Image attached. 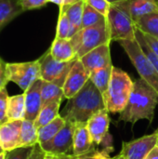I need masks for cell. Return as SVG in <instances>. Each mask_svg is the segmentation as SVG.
<instances>
[{"label":"cell","mask_w":158,"mask_h":159,"mask_svg":"<svg viewBox=\"0 0 158 159\" xmlns=\"http://www.w3.org/2000/svg\"><path fill=\"white\" fill-rule=\"evenodd\" d=\"M157 104V92L142 78L136 79L129 102L120 113L119 120L132 124L142 119L152 122Z\"/></svg>","instance_id":"6da1fadb"},{"label":"cell","mask_w":158,"mask_h":159,"mask_svg":"<svg viewBox=\"0 0 158 159\" xmlns=\"http://www.w3.org/2000/svg\"><path fill=\"white\" fill-rule=\"evenodd\" d=\"M105 108L103 95L89 79L78 93L68 100L61 116L66 121L87 123L92 116Z\"/></svg>","instance_id":"7a4b0ae2"},{"label":"cell","mask_w":158,"mask_h":159,"mask_svg":"<svg viewBox=\"0 0 158 159\" xmlns=\"http://www.w3.org/2000/svg\"><path fill=\"white\" fill-rule=\"evenodd\" d=\"M134 82L123 70L115 67L107 91L103 94L105 107L110 113H121L130 97Z\"/></svg>","instance_id":"3957f363"},{"label":"cell","mask_w":158,"mask_h":159,"mask_svg":"<svg viewBox=\"0 0 158 159\" xmlns=\"http://www.w3.org/2000/svg\"><path fill=\"white\" fill-rule=\"evenodd\" d=\"M70 40L74 48L77 59L102 45L112 42L107 22L82 28Z\"/></svg>","instance_id":"277c9868"},{"label":"cell","mask_w":158,"mask_h":159,"mask_svg":"<svg viewBox=\"0 0 158 159\" xmlns=\"http://www.w3.org/2000/svg\"><path fill=\"white\" fill-rule=\"evenodd\" d=\"M119 43L137 69L141 78L158 93V72L143 52L139 42L137 40H122Z\"/></svg>","instance_id":"5b68a950"},{"label":"cell","mask_w":158,"mask_h":159,"mask_svg":"<svg viewBox=\"0 0 158 159\" xmlns=\"http://www.w3.org/2000/svg\"><path fill=\"white\" fill-rule=\"evenodd\" d=\"M111 41L136 40L137 27L130 16L115 4H112L107 15Z\"/></svg>","instance_id":"8992f818"},{"label":"cell","mask_w":158,"mask_h":159,"mask_svg":"<svg viewBox=\"0 0 158 159\" xmlns=\"http://www.w3.org/2000/svg\"><path fill=\"white\" fill-rule=\"evenodd\" d=\"M6 75L8 82H13L23 91L35 81L41 79L39 59L25 62H10L6 65Z\"/></svg>","instance_id":"52a82bcc"},{"label":"cell","mask_w":158,"mask_h":159,"mask_svg":"<svg viewBox=\"0 0 158 159\" xmlns=\"http://www.w3.org/2000/svg\"><path fill=\"white\" fill-rule=\"evenodd\" d=\"M39 61L41 79L54 83L62 88L68 73L76 60L72 61H59L51 56L48 49L39 58Z\"/></svg>","instance_id":"ba28073f"},{"label":"cell","mask_w":158,"mask_h":159,"mask_svg":"<svg viewBox=\"0 0 158 159\" xmlns=\"http://www.w3.org/2000/svg\"><path fill=\"white\" fill-rule=\"evenodd\" d=\"M74 131V122L66 121L64 127L50 141L39 144L47 155L59 156L73 153V138Z\"/></svg>","instance_id":"9c48e42d"},{"label":"cell","mask_w":158,"mask_h":159,"mask_svg":"<svg viewBox=\"0 0 158 159\" xmlns=\"http://www.w3.org/2000/svg\"><path fill=\"white\" fill-rule=\"evenodd\" d=\"M158 130L153 134L143 136L134 141L123 143L121 153L124 159H144V157L157 145Z\"/></svg>","instance_id":"30bf717a"},{"label":"cell","mask_w":158,"mask_h":159,"mask_svg":"<svg viewBox=\"0 0 158 159\" xmlns=\"http://www.w3.org/2000/svg\"><path fill=\"white\" fill-rule=\"evenodd\" d=\"M90 73L86 69L81 61L77 59L71 67L63 84L64 98L69 100L78 93L89 80Z\"/></svg>","instance_id":"8fae6325"},{"label":"cell","mask_w":158,"mask_h":159,"mask_svg":"<svg viewBox=\"0 0 158 159\" xmlns=\"http://www.w3.org/2000/svg\"><path fill=\"white\" fill-rule=\"evenodd\" d=\"M22 120H8L0 125V147L8 152L20 147V129Z\"/></svg>","instance_id":"7c38bea8"},{"label":"cell","mask_w":158,"mask_h":159,"mask_svg":"<svg viewBox=\"0 0 158 159\" xmlns=\"http://www.w3.org/2000/svg\"><path fill=\"white\" fill-rule=\"evenodd\" d=\"M79 60L89 73L112 64L113 61L111 59L110 43L102 45L92 49Z\"/></svg>","instance_id":"4fadbf2b"},{"label":"cell","mask_w":158,"mask_h":159,"mask_svg":"<svg viewBox=\"0 0 158 159\" xmlns=\"http://www.w3.org/2000/svg\"><path fill=\"white\" fill-rule=\"evenodd\" d=\"M107 109H102L92 116L87 122L88 129L95 146H99L109 133L110 118Z\"/></svg>","instance_id":"5bb4252c"},{"label":"cell","mask_w":158,"mask_h":159,"mask_svg":"<svg viewBox=\"0 0 158 159\" xmlns=\"http://www.w3.org/2000/svg\"><path fill=\"white\" fill-rule=\"evenodd\" d=\"M115 4L124 9L134 22L145 14L158 11V0H123Z\"/></svg>","instance_id":"9a60e30c"},{"label":"cell","mask_w":158,"mask_h":159,"mask_svg":"<svg viewBox=\"0 0 158 159\" xmlns=\"http://www.w3.org/2000/svg\"><path fill=\"white\" fill-rule=\"evenodd\" d=\"M42 79L35 81L27 90L24 91L25 97V118L27 120L34 121L36 119L41 108H42V97L41 87Z\"/></svg>","instance_id":"2e32d148"},{"label":"cell","mask_w":158,"mask_h":159,"mask_svg":"<svg viewBox=\"0 0 158 159\" xmlns=\"http://www.w3.org/2000/svg\"><path fill=\"white\" fill-rule=\"evenodd\" d=\"M93 148H95V145L88 129L87 123H74L72 155L74 157H78L90 152Z\"/></svg>","instance_id":"e0dca14e"},{"label":"cell","mask_w":158,"mask_h":159,"mask_svg":"<svg viewBox=\"0 0 158 159\" xmlns=\"http://www.w3.org/2000/svg\"><path fill=\"white\" fill-rule=\"evenodd\" d=\"M48 49L51 56L59 61H72L77 60L76 52L70 39L55 37Z\"/></svg>","instance_id":"ac0fdd59"},{"label":"cell","mask_w":158,"mask_h":159,"mask_svg":"<svg viewBox=\"0 0 158 159\" xmlns=\"http://www.w3.org/2000/svg\"><path fill=\"white\" fill-rule=\"evenodd\" d=\"M22 12L19 0H0V32Z\"/></svg>","instance_id":"d6986e66"},{"label":"cell","mask_w":158,"mask_h":159,"mask_svg":"<svg viewBox=\"0 0 158 159\" xmlns=\"http://www.w3.org/2000/svg\"><path fill=\"white\" fill-rule=\"evenodd\" d=\"M136 27L142 34L154 36L158 39V11L142 16L135 21Z\"/></svg>","instance_id":"ffe728a7"},{"label":"cell","mask_w":158,"mask_h":159,"mask_svg":"<svg viewBox=\"0 0 158 159\" xmlns=\"http://www.w3.org/2000/svg\"><path fill=\"white\" fill-rule=\"evenodd\" d=\"M38 144V129L34 122L22 120L20 129V147H34Z\"/></svg>","instance_id":"44dd1931"},{"label":"cell","mask_w":158,"mask_h":159,"mask_svg":"<svg viewBox=\"0 0 158 159\" xmlns=\"http://www.w3.org/2000/svg\"><path fill=\"white\" fill-rule=\"evenodd\" d=\"M66 120L60 115L50 123L38 129V144H43L53 139L64 127Z\"/></svg>","instance_id":"7402d4cb"},{"label":"cell","mask_w":158,"mask_h":159,"mask_svg":"<svg viewBox=\"0 0 158 159\" xmlns=\"http://www.w3.org/2000/svg\"><path fill=\"white\" fill-rule=\"evenodd\" d=\"M60 102H52L49 103H47L42 106L36 119L34 120V125L37 129H40L47 124L50 123L53 121L55 118H57L60 114V106H61Z\"/></svg>","instance_id":"603a6c76"},{"label":"cell","mask_w":158,"mask_h":159,"mask_svg":"<svg viewBox=\"0 0 158 159\" xmlns=\"http://www.w3.org/2000/svg\"><path fill=\"white\" fill-rule=\"evenodd\" d=\"M113 69H114V65L112 63L106 67L97 69L90 73L89 79L93 82V84L97 87V89L101 91L102 95L108 89L111 77H112Z\"/></svg>","instance_id":"cb8c5ba5"},{"label":"cell","mask_w":158,"mask_h":159,"mask_svg":"<svg viewBox=\"0 0 158 159\" xmlns=\"http://www.w3.org/2000/svg\"><path fill=\"white\" fill-rule=\"evenodd\" d=\"M8 120H23L25 118L24 93L9 97L7 103Z\"/></svg>","instance_id":"d4e9b609"},{"label":"cell","mask_w":158,"mask_h":159,"mask_svg":"<svg viewBox=\"0 0 158 159\" xmlns=\"http://www.w3.org/2000/svg\"><path fill=\"white\" fill-rule=\"evenodd\" d=\"M41 97H42V104L43 105L52 102H61L62 99L64 98L63 89L61 87H60L54 83L47 82V81L43 80L42 87H41Z\"/></svg>","instance_id":"484cf974"},{"label":"cell","mask_w":158,"mask_h":159,"mask_svg":"<svg viewBox=\"0 0 158 159\" xmlns=\"http://www.w3.org/2000/svg\"><path fill=\"white\" fill-rule=\"evenodd\" d=\"M76 33L77 31L73 26L63 7H60V13H59V19H58L57 29H56V37L71 39Z\"/></svg>","instance_id":"4316f807"},{"label":"cell","mask_w":158,"mask_h":159,"mask_svg":"<svg viewBox=\"0 0 158 159\" xmlns=\"http://www.w3.org/2000/svg\"><path fill=\"white\" fill-rule=\"evenodd\" d=\"M85 0H80L70 6H62L67 17L72 22L74 29L78 32L82 29V19L84 12Z\"/></svg>","instance_id":"83f0119b"},{"label":"cell","mask_w":158,"mask_h":159,"mask_svg":"<svg viewBox=\"0 0 158 159\" xmlns=\"http://www.w3.org/2000/svg\"><path fill=\"white\" fill-rule=\"evenodd\" d=\"M107 22V17L103 16L92 7H90L86 1L84 6L83 19H82V28H87L90 26H95Z\"/></svg>","instance_id":"f1b7e54d"},{"label":"cell","mask_w":158,"mask_h":159,"mask_svg":"<svg viewBox=\"0 0 158 159\" xmlns=\"http://www.w3.org/2000/svg\"><path fill=\"white\" fill-rule=\"evenodd\" d=\"M136 40L139 42V44L141 45L143 52L145 53V55L147 56V58L150 60V61L152 62V64L154 65V67L156 68V70L158 72V57L155 54V52L148 47L146 41L143 38L142 33L141 31H139L138 29L136 31Z\"/></svg>","instance_id":"f546056e"},{"label":"cell","mask_w":158,"mask_h":159,"mask_svg":"<svg viewBox=\"0 0 158 159\" xmlns=\"http://www.w3.org/2000/svg\"><path fill=\"white\" fill-rule=\"evenodd\" d=\"M34 147H18L14 150L5 152V159H29L33 154Z\"/></svg>","instance_id":"4dcf8cb0"},{"label":"cell","mask_w":158,"mask_h":159,"mask_svg":"<svg viewBox=\"0 0 158 159\" xmlns=\"http://www.w3.org/2000/svg\"><path fill=\"white\" fill-rule=\"evenodd\" d=\"M8 93L7 87H3L0 89V125L8 121L7 118V103H8Z\"/></svg>","instance_id":"1f68e13d"},{"label":"cell","mask_w":158,"mask_h":159,"mask_svg":"<svg viewBox=\"0 0 158 159\" xmlns=\"http://www.w3.org/2000/svg\"><path fill=\"white\" fill-rule=\"evenodd\" d=\"M109 151L102 148V150H97L96 148H93L90 152L86 153L84 155L78 156V157H74L73 159H107L109 158Z\"/></svg>","instance_id":"d6a6232c"},{"label":"cell","mask_w":158,"mask_h":159,"mask_svg":"<svg viewBox=\"0 0 158 159\" xmlns=\"http://www.w3.org/2000/svg\"><path fill=\"white\" fill-rule=\"evenodd\" d=\"M90 7H92L94 9H96L98 12L102 14L103 16L107 17L108 12L111 7V3H109L107 0H85Z\"/></svg>","instance_id":"836d02e7"},{"label":"cell","mask_w":158,"mask_h":159,"mask_svg":"<svg viewBox=\"0 0 158 159\" xmlns=\"http://www.w3.org/2000/svg\"><path fill=\"white\" fill-rule=\"evenodd\" d=\"M48 2H50V0H19V3L23 11L41 8Z\"/></svg>","instance_id":"e575fe53"},{"label":"cell","mask_w":158,"mask_h":159,"mask_svg":"<svg viewBox=\"0 0 158 159\" xmlns=\"http://www.w3.org/2000/svg\"><path fill=\"white\" fill-rule=\"evenodd\" d=\"M143 35V38L144 40L146 41L148 47L155 52V54L158 57V39L154 37V36H151V35H148V34H142Z\"/></svg>","instance_id":"d590c367"},{"label":"cell","mask_w":158,"mask_h":159,"mask_svg":"<svg viewBox=\"0 0 158 159\" xmlns=\"http://www.w3.org/2000/svg\"><path fill=\"white\" fill-rule=\"evenodd\" d=\"M6 65L7 63L0 58V89L3 87H6L8 82L6 75Z\"/></svg>","instance_id":"8d00e7d4"},{"label":"cell","mask_w":158,"mask_h":159,"mask_svg":"<svg viewBox=\"0 0 158 159\" xmlns=\"http://www.w3.org/2000/svg\"><path fill=\"white\" fill-rule=\"evenodd\" d=\"M80 0H50L51 3H54L60 7H62V6H70V5H73L76 2H78Z\"/></svg>","instance_id":"74e56055"},{"label":"cell","mask_w":158,"mask_h":159,"mask_svg":"<svg viewBox=\"0 0 158 159\" xmlns=\"http://www.w3.org/2000/svg\"><path fill=\"white\" fill-rule=\"evenodd\" d=\"M144 159H158V143L157 145L144 157Z\"/></svg>","instance_id":"f35d334b"},{"label":"cell","mask_w":158,"mask_h":159,"mask_svg":"<svg viewBox=\"0 0 158 159\" xmlns=\"http://www.w3.org/2000/svg\"><path fill=\"white\" fill-rule=\"evenodd\" d=\"M73 155L66 154V155H59V156H54V159H73Z\"/></svg>","instance_id":"ab89813d"},{"label":"cell","mask_w":158,"mask_h":159,"mask_svg":"<svg viewBox=\"0 0 158 159\" xmlns=\"http://www.w3.org/2000/svg\"><path fill=\"white\" fill-rule=\"evenodd\" d=\"M44 159H54V156H51V155H47V154H46V156H45Z\"/></svg>","instance_id":"60d3db41"},{"label":"cell","mask_w":158,"mask_h":159,"mask_svg":"<svg viewBox=\"0 0 158 159\" xmlns=\"http://www.w3.org/2000/svg\"><path fill=\"white\" fill-rule=\"evenodd\" d=\"M109 3H111V4H115V3H116V2H118V1H120V0H107Z\"/></svg>","instance_id":"b9f144b4"},{"label":"cell","mask_w":158,"mask_h":159,"mask_svg":"<svg viewBox=\"0 0 158 159\" xmlns=\"http://www.w3.org/2000/svg\"><path fill=\"white\" fill-rule=\"evenodd\" d=\"M5 157H6V153L3 152V153L0 155V159H5Z\"/></svg>","instance_id":"7bdbcfd3"},{"label":"cell","mask_w":158,"mask_h":159,"mask_svg":"<svg viewBox=\"0 0 158 159\" xmlns=\"http://www.w3.org/2000/svg\"><path fill=\"white\" fill-rule=\"evenodd\" d=\"M115 159H124L120 155H118V156H116V157H115Z\"/></svg>","instance_id":"ee69618b"},{"label":"cell","mask_w":158,"mask_h":159,"mask_svg":"<svg viewBox=\"0 0 158 159\" xmlns=\"http://www.w3.org/2000/svg\"><path fill=\"white\" fill-rule=\"evenodd\" d=\"M3 152H4V151H3V150H2V148L0 147V155H1V154H2Z\"/></svg>","instance_id":"f6af8a7d"},{"label":"cell","mask_w":158,"mask_h":159,"mask_svg":"<svg viewBox=\"0 0 158 159\" xmlns=\"http://www.w3.org/2000/svg\"><path fill=\"white\" fill-rule=\"evenodd\" d=\"M107 159H115V157H109V158Z\"/></svg>","instance_id":"bcb514c9"},{"label":"cell","mask_w":158,"mask_h":159,"mask_svg":"<svg viewBox=\"0 0 158 159\" xmlns=\"http://www.w3.org/2000/svg\"><path fill=\"white\" fill-rule=\"evenodd\" d=\"M120 1H123V0H120Z\"/></svg>","instance_id":"7dc6e473"},{"label":"cell","mask_w":158,"mask_h":159,"mask_svg":"<svg viewBox=\"0 0 158 159\" xmlns=\"http://www.w3.org/2000/svg\"><path fill=\"white\" fill-rule=\"evenodd\" d=\"M42 159H44V157H43V158H42Z\"/></svg>","instance_id":"c3c4849f"}]
</instances>
